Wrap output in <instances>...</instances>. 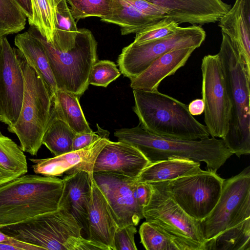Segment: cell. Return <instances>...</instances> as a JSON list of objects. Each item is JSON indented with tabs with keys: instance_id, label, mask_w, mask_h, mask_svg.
<instances>
[{
	"instance_id": "1",
	"label": "cell",
	"mask_w": 250,
	"mask_h": 250,
	"mask_svg": "<svg viewBox=\"0 0 250 250\" xmlns=\"http://www.w3.org/2000/svg\"><path fill=\"white\" fill-rule=\"evenodd\" d=\"M114 134L119 141L137 148L150 163L169 158L186 159L204 162L207 170L216 172L233 155L222 139L213 137L189 140L159 136L139 124L117 129Z\"/></svg>"
},
{
	"instance_id": "2",
	"label": "cell",
	"mask_w": 250,
	"mask_h": 250,
	"mask_svg": "<svg viewBox=\"0 0 250 250\" xmlns=\"http://www.w3.org/2000/svg\"><path fill=\"white\" fill-rule=\"evenodd\" d=\"M217 54L231 104L229 129L222 139L230 152L240 157L250 154V69L224 33Z\"/></svg>"
},
{
	"instance_id": "3",
	"label": "cell",
	"mask_w": 250,
	"mask_h": 250,
	"mask_svg": "<svg viewBox=\"0 0 250 250\" xmlns=\"http://www.w3.org/2000/svg\"><path fill=\"white\" fill-rule=\"evenodd\" d=\"M133 109L139 125L153 134L183 140H194L209 136L205 125L189 112L188 105L158 89H133Z\"/></svg>"
},
{
	"instance_id": "4",
	"label": "cell",
	"mask_w": 250,
	"mask_h": 250,
	"mask_svg": "<svg viewBox=\"0 0 250 250\" xmlns=\"http://www.w3.org/2000/svg\"><path fill=\"white\" fill-rule=\"evenodd\" d=\"M63 187L62 179L33 174L0 185V225L18 223L58 209Z\"/></svg>"
},
{
	"instance_id": "5",
	"label": "cell",
	"mask_w": 250,
	"mask_h": 250,
	"mask_svg": "<svg viewBox=\"0 0 250 250\" xmlns=\"http://www.w3.org/2000/svg\"><path fill=\"white\" fill-rule=\"evenodd\" d=\"M0 230L42 250H101L82 236V228L74 217L60 208L18 223L2 226Z\"/></svg>"
},
{
	"instance_id": "6",
	"label": "cell",
	"mask_w": 250,
	"mask_h": 250,
	"mask_svg": "<svg viewBox=\"0 0 250 250\" xmlns=\"http://www.w3.org/2000/svg\"><path fill=\"white\" fill-rule=\"evenodd\" d=\"M14 50L24 81L22 104L18 119L8 130L15 134L23 152L36 155L49 121L53 95L37 71L18 48Z\"/></svg>"
},
{
	"instance_id": "7",
	"label": "cell",
	"mask_w": 250,
	"mask_h": 250,
	"mask_svg": "<svg viewBox=\"0 0 250 250\" xmlns=\"http://www.w3.org/2000/svg\"><path fill=\"white\" fill-rule=\"evenodd\" d=\"M42 44L53 74L57 89L70 92L79 98L87 89L92 66L97 62V42L91 31L78 29L74 47L60 51L31 26L28 30Z\"/></svg>"
},
{
	"instance_id": "8",
	"label": "cell",
	"mask_w": 250,
	"mask_h": 250,
	"mask_svg": "<svg viewBox=\"0 0 250 250\" xmlns=\"http://www.w3.org/2000/svg\"><path fill=\"white\" fill-rule=\"evenodd\" d=\"M206 34L200 26L178 27L167 37L137 44L132 42L122 49L117 59L120 72L131 81L145 70L156 59L170 50L199 47Z\"/></svg>"
},
{
	"instance_id": "9",
	"label": "cell",
	"mask_w": 250,
	"mask_h": 250,
	"mask_svg": "<svg viewBox=\"0 0 250 250\" xmlns=\"http://www.w3.org/2000/svg\"><path fill=\"white\" fill-rule=\"evenodd\" d=\"M250 218V166L224 179L220 196L213 209L200 221L206 241Z\"/></svg>"
},
{
	"instance_id": "10",
	"label": "cell",
	"mask_w": 250,
	"mask_h": 250,
	"mask_svg": "<svg viewBox=\"0 0 250 250\" xmlns=\"http://www.w3.org/2000/svg\"><path fill=\"white\" fill-rule=\"evenodd\" d=\"M224 180L216 172L200 169L190 174L159 183L189 216L200 221L216 205Z\"/></svg>"
},
{
	"instance_id": "11",
	"label": "cell",
	"mask_w": 250,
	"mask_h": 250,
	"mask_svg": "<svg viewBox=\"0 0 250 250\" xmlns=\"http://www.w3.org/2000/svg\"><path fill=\"white\" fill-rule=\"evenodd\" d=\"M152 193L143 208L146 221L154 224L172 236L203 250L206 241L198 221L189 216L167 193L159 182L149 183Z\"/></svg>"
},
{
	"instance_id": "12",
	"label": "cell",
	"mask_w": 250,
	"mask_h": 250,
	"mask_svg": "<svg viewBox=\"0 0 250 250\" xmlns=\"http://www.w3.org/2000/svg\"><path fill=\"white\" fill-rule=\"evenodd\" d=\"M201 69L205 125L211 137L222 139L229 129L231 104L218 54L205 56Z\"/></svg>"
},
{
	"instance_id": "13",
	"label": "cell",
	"mask_w": 250,
	"mask_h": 250,
	"mask_svg": "<svg viewBox=\"0 0 250 250\" xmlns=\"http://www.w3.org/2000/svg\"><path fill=\"white\" fill-rule=\"evenodd\" d=\"M92 176L106 199L119 228L137 226L144 218L143 208L136 197L137 179L107 172H94Z\"/></svg>"
},
{
	"instance_id": "14",
	"label": "cell",
	"mask_w": 250,
	"mask_h": 250,
	"mask_svg": "<svg viewBox=\"0 0 250 250\" xmlns=\"http://www.w3.org/2000/svg\"><path fill=\"white\" fill-rule=\"evenodd\" d=\"M24 91V78L14 48L6 37H0V122L8 128L18 119Z\"/></svg>"
},
{
	"instance_id": "15",
	"label": "cell",
	"mask_w": 250,
	"mask_h": 250,
	"mask_svg": "<svg viewBox=\"0 0 250 250\" xmlns=\"http://www.w3.org/2000/svg\"><path fill=\"white\" fill-rule=\"evenodd\" d=\"M109 135L103 136L89 146L71 151L53 158L30 160L35 173L44 176L57 177L69 175L79 170L93 175L96 159L104 146L109 141Z\"/></svg>"
},
{
	"instance_id": "16",
	"label": "cell",
	"mask_w": 250,
	"mask_h": 250,
	"mask_svg": "<svg viewBox=\"0 0 250 250\" xmlns=\"http://www.w3.org/2000/svg\"><path fill=\"white\" fill-rule=\"evenodd\" d=\"M165 9L166 18L179 24L192 25L218 21L231 7L222 0H146Z\"/></svg>"
},
{
	"instance_id": "17",
	"label": "cell",
	"mask_w": 250,
	"mask_h": 250,
	"mask_svg": "<svg viewBox=\"0 0 250 250\" xmlns=\"http://www.w3.org/2000/svg\"><path fill=\"white\" fill-rule=\"evenodd\" d=\"M149 164L143 154L131 145L109 140L98 155L93 172H112L137 179Z\"/></svg>"
},
{
	"instance_id": "18",
	"label": "cell",
	"mask_w": 250,
	"mask_h": 250,
	"mask_svg": "<svg viewBox=\"0 0 250 250\" xmlns=\"http://www.w3.org/2000/svg\"><path fill=\"white\" fill-rule=\"evenodd\" d=\"M92 176L83 170L66 175L62 179L63 190L59 205V208L66 210L74 217L86 234L87 239Z\"/></svg>"
},
{
	"instance_id": "19",
	"label": "cell",
	"mask_w": 250,
	"mask_h": 250,
	"mask_svg": "<svg viewBox=\"0 0 250 250\" xmlns=\"http://www.w3.org/2000/svg\"><path fill=\"white\" fill-rule=\"evenodd\" d=\"M88 239L101 250H114V238L119 227L109 205L94 179L89 208Z\"/></svg>"
},
{
	"instance_id": "20",
	"label": "cell",
	"mask_w": 250,
	"mask_h": 250,
	"mask_svg": "<svg viewBox=\"0 0 250 250\" xmlns=\"http://www.w3.org/2000/svg\"><path fill=\"white\" fill-rule=\"evenodd\" d=\"M196 48L188 47L175 49L156 59L142 73L131 81L133 89L153 91L158 89L161 82L174 75L184 66Z\"/></svg>"
},
{
	"instance_id": "21",
	"label": "cell",
	"mask_w": 250,
	"mask_h": 250,
	"mask_svg": "<svg viewBox=\"0 0 250 250\" xmlns=\"http://www.w3.org/2000/svg\"><path fill=\"white\" fill-rule=\"evenodd\" d=\"M218 26L238 48L250 69V16L244 12L241 0H235L233 6L219 21Z\"/></svg>"
},
{
	"instance_id": "22",
	"label": "cell",
	"mask_w": 250,
	"mask_h": 250,
	"mask_svg": "<svg viewBox=\"0 0 250 250\" xmlns=\"http://www.w3.org/2000/svg\"><path fill=\"white\" fill-rule=\"evenodd\" d=\"M200 162L178 158H169L150 163L140 173L138 182L148 183L170 181L199 171Z\"/></svg>"
},
{
	"instance_id": "23",
	"label": "cell",
	"mask_w": 250,
	"mask_h": 250,
	"mask_svg": "<svg viewBox=\"0 0 250 250\" xmlns=\"http://www.w3.org/2000/svg\"><path fill=\"white\" fill-rule=\"evenodd\" d=\"M14 42L27 62L40 75L54 95L57 90L56 83L42 42L28 31L18 34Z\"/></svg>"
},
{
	"instance_id": "24",
	"label": "cell",
	"mask_w": 250,
	"mask_h": 250,
	"mask_svg": "<svg viewBox=\"0 0 250 250\" xmlns=\"http://www.w3.org/2000/svg\"><path fill=\"white\" fill-rule=\"evenodd\" d=\"M112 14L101 21L118 25L122 35L139 33L162 19L145 14L123 0H112Z\"/></svg>"
},
{
	"instance_id": "25",
	"label": "cell",
	"mask_w": 250,
	"mask_h": 250,
	"mask_svg": "<svg viewBox=\"0 0 250 250\" xmlns=\"http://www.w3.org/2000/svg\"><path fill=\"white\" fill-rule=\"evenodd\" d=\"M79 98L70 92L57 89L53 96L52 109L76 133L91 132L92 130L84 117Z\"/></svg>"
},
{
	"instance_id": "26",
	"label": "cell",
	"mask_w": 250,
	"mask_h": 250,
	"mask_svg": "<svg viewBox=\"0 0 250 250\" xmlns=\"http://www.w3.org/2000/svg\"><path fill=\"white\" fill-rule=\"evenodd\" d=\"M27 171L23 151L10 138L0 134V185L24 175Z\"/></svg>"
},
{
	"instance_id": "27",
	"label": "cell",
	"mask_w": 250,
	"mask_h": 250,
	"mask_svg": "<svg viewBox=\"0 0 250 250\" xmlns=\"http://www.w3.org/2000/svg\"><path fill=\"white\" fill-rule=\"evenodd\" d=\"M76 134L52 108L42 144L57 156L72 151V142Z\"/></svg>"
},
{
	"instance_id": "28",
	"label": "cell",
	"mask_w": 250,
	"mask_h": 250,
	"mask_svg": "<svg viewBox=\"0 0 250 250\" xmlns=\"http://www.w3.org/2000/svg\"><path fill=\"white\" fill-rule=\"evenodd\" d=\"M203 250H250V218L207 240Z\"/></svg>"
},
{
	"instance_id": "29",
	"label": "cell",
	"mask_w": 250,
	"mask_h": 250,
	"mask_svg": "<svg viewBox=\"0 0 250 250\" xmlns=\"http://www.w3.org/2000/svg\"><path fill=\"white\" fill-rule=\"evenodd\" d=\"M55 13V33L51 44L59 51H67L74 47L79 29L66 0L57 5Z\"/></svg>"
},
{
	"instance_id": "30",
	"label": "cell",
	"mask_w": 250,
	"mask_h": 250,
	"mask_svg": "<svg viewBox=\"0 0 250 250\" xmlns=\"http://www.w3.org/2000/svg\"><path fill=\"white\" fill-rule=\"evenodd\" d=\"M139 234L141 243L147 250H194L189 245L146 221L141 225Z\"/></svg>"
},
{
	"instance_id": "31",
	"label": "cell",
	"mask_w": 250,
	"mask_h": 250,
	"mask_svg": "<svg viewBox=\"0 0 250 250\" xmlns=\"http://www.w3.org/2000/svg\"><path fill=\"white\" fill-rule=\"evenodd\" d=\"M33 17L29 22L37 29L46 41L52 43L55 33V10L47 0H31Z\"/></svg>"
},
{
	"instance_id": "32",
	"label": "cell",
	"mask_w": 250,
	"mask_h": 250,
	"mask_svg": "<svg viewBox=\"0 0 250 250\" xmlns=\"http://www.w3.org/2000/svg\"><path fill=\"white\" fill-rule=\"evenodd\" d=\"M27 17L14 0H0V37L22 30Z\"/></svg>"
},
{
	"instance_id": "33",
	"label": "cell",
	"mask_w": 250,
	"mask_h": 250,
	"mask_svg": "<svg viewBox=\"0 0 250 250\" xmlns=\"http://www.w3.org/2000/svg\"><path fill=\"white\" fill-rule=\"evenodd\" d=\"M75 19L79 21L88 17L101 19L108 17L112 13V0H66Z\"/></svg>"
},
{
	"instance_id": "34",
	"label": "cell",
	"mask_w": 250,
	"mask_h": 250,
	"mask_svg": "<svg viewBox=\"0 0 250 250\" xmlns=\"http://www.w3.org/2000/svg\"><path fill=\"white\" fill-rule=\"evenodd\" d=\"M178 27L174 21L163 18L136 33L133 42L141 44L167 37L174 33Z\"/></svg>"
},
{
	"instance_id": "35",
	"label": "cell",
	"mask_w": 250,
	"mask_h": 250,
	"mask_svg": "<svg viewBox=\"0 0 250 250\" xmlns=\"http://www.w3.org/2000/svg\"><path fill=\"white\" fill-rule=\"evenodd\" d=\"M121 74L115 63L109 60L97 62L92 67L88 79L89 84L106 87Z\"/></svg>"
},
{
	"instance_id": "36",
	"label": "cell",
	"mask_w": 250,
	"mask_h": 250,
	"mask_svg": "<svg viewBox=\"0 0 250 250\" xmlns=\"http://www.w3.org/2000/svg\"><path fill=\"white\" fill-rule=\"evenodd\" d=\"M136 232L133 225L118 228L114 238V250H137L134 240Z\"/></svg>"
},
{
	"instance_id": "37",
	"label": "cell",
	"mask_w": 250,
	"mask_h": 250,
	"mask_svg": "<svg viewBox=\"0 0 250 250\" xmlns=\"http://www.w3.org/2000/svg\"><path fill=\"white\" fill-rule=\"evenodd\" d=\"M98 130L96 132H83L76 133L72 142V151L84 148L101 137L109 135V132L100 127L98 125Z\"/></svg>"
},
{
	"instance_id": "38",
	"label": "cell",
	"mask_w": 250,
	"mask_h": 250,
	"mask_svg": "<svg viewBox=\"0 0 250 250\" xmlns=\"http://www.w3.org/2000/svg\"><path fill=\"white\" fill-rule=\"evenodd\" d=\"M139 11L153 17L161 19L166 17L167 11L162 7L146 0H123Z\"/></svg>"
},
{
	"instance_id": "39",
	"label": "cell",
	"mask_w": 250,
	"mask_h": 250,
	"mask_svg": "<svg viewBox=\"0 0 250 250\" xmlns=\"http://www.w3.org/2000/svg\"><path fill=\"white\" fill-rule=\"evenodd\" d=\"M136 197L139 205L144 208L150 201L152 189L149 183L138 182L136 187Z\"/></svg>"
},
{
	"instance_id": "40",
	"label": "cell",
	"mask_w": 250,
	"mask_h": 250,
	"mask_svg": "<svg viewBox=\"0 0 250 250\" xmlns=\"http://www.w3.org/2000/svg\"><path fill=\"white\" fill-rule=\"evenodd\" d=\"M205 104L202 99H197L191 101L188 105V109L192 116L202 114L204 111Z\"/></svg>"
},
{
	"instance_id": "41",
	"label": "cell",
	"mask_w": 250,
	"mask_h": 250,
	"mask_svg": "<svg viewBox=\"0 0 250 250\" xmlns=\"http://www.w3.org/2000/svg\"><path fill=\"white\" fill-rule=\"evenodd\" d=\"M21 7L30 22L33 17L31 0H14Z\"/></svg>"
},
{
	"instance_id": "42",
	"label": "cell",
	"mask_w": 250,
	"mask_h": 250,
	"mask_svg": "<svg viewBox=\"0 0 250 250\" xmlns=\"http://www.w3.org/2000/svg\"><path fill=\"white\" fill-rule=\"evenodd\" d=\"M50 5L53 9L55 10L56 7L57 5L62 0H47Z\"/></svg>"
},
{
	"instance_id": "43",
	"label": "cell",
	"mask_w": 250,
	"mask_h": 250,
	"mask_svg": "<svg viewBox=\"0 0 250 250\" xmlns=\"http://www.w3.org/2000/svg\"><path fill=\"white\" fill-rule=\"evenodd\" d=\"M1 227V226L0 225V229Z\"/></svg>"
}]
</instances>
